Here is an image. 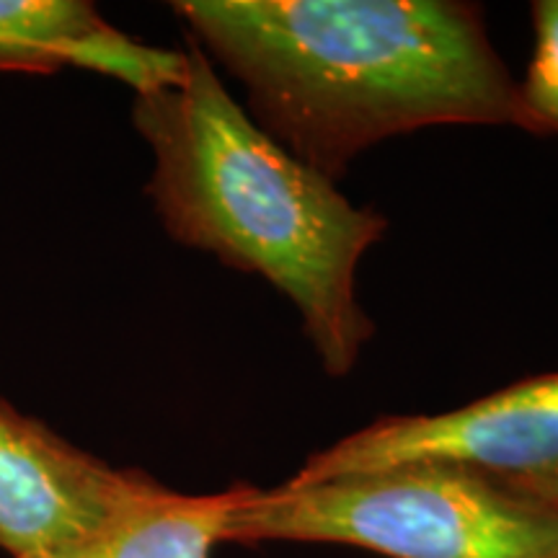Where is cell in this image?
Listing matches in <instances>:
<instances>
[{
  "label": "cell",
  "mask_w": 558,
  "mask_h": 558,
  "mask_svg": "<svg viewBox=\"0 0 558 558\" xmlns=\"http://www.w3.org/2000/svg\"><path fill=\"white\" fill-rule=\"evenodd\" d=\"M497 481L499 484H505L507 488H512V492L522 494V497L541 501V505H546L558 512V469L548 473H538V476H527V478H497Z\"/></svg>",
  "instance_id": "obj_9"
},
{
  "label": "cell",
  "mask_w": 558,
  "mask_h": 558,
  "mask_svg": "<svg viewBox=\"0 0 558 558\" xmlns=\"http://www.w3.org/2000/svg\"><path fill=\"white\" fill-rule=\"evenodd\" d=\"M173 11L243 83L251 120L329 181L380 140L437 124L533 135L476 3L181 0Z\"/></svg>",
  "instance_id": "obj_1"
},
{
  "label": "cell",
  "mask_w": 558,
  "mask_h": 558,
  "mask_svg": "<svg viewBox=\"0 0 558 558\" xmlns=\"http://www.w3.org/2000/svg\"><path fill=\"white\" fill-rule=\"evenodd\" d=\"M409 463H445L494 478L558 469V373L501 388L445 414L383 416L316 452L290 484L360 476Z\"/></svg>",
  "instance_id": "obj_4"
},
{
  "label": "cell",
  "mask_w": 558,
  "mask_h": 558,
  "mask_svg": "<svg viewBox=\"0 0 558 558\" xmlns=\"http://www.w3.org/2000/svg\"><path fill=\"white\" fill-rule=\"evenodd\" d=\"M533 26V60L518 86L533 135L548 137L558 135V0H535Z\"/></svg>",
  "instance_id": "obj_8"
},
{
  "label": "cell",
  "mask_w": 558,
  "mask_h": 558,
  "mask_svg": "<svg viewBox=\"0 0 558 558\" xmlns=\"http://www.w3.org/2000/svg\"><path fill=\"white\" fill-rule=\"evenodd\" d=\"M148 478L111 469L0 399V548L13 558L47 556L83 538Z\"/></svg>",
  "instance_id": "obj_5"
},
{
  "label": "cell",
  "mask_w": 558,
  "mask_h": 558,
  "mask_svg": "<svg viewBox=\"0 0 558 558\" xmlns=\"http://www.w3.org/2000/svg\"><path fill=\"white\" fill-rule=\"evenodd\" d=\"M339 543L390 558H558V512L445 463L251 486L226 543Z\"/></svg>",
  "instance_id": "obj_3"
},
{
  "label": "cell",
  "mask_w": 558,
  "mask_h": 558,
  "mask_svg": "<svg viewBox=\"0 0 558 558\" xmlns=\"http://www.w3.org/2000/svg\"><path fill=\"white\" fill-rule=\"evenodd\" d=\"M117 32L78 0H0V73L96 70Z\"/></svg>",
  "instance_id": "obj_7"
},
{
  "label": "cell",
  "mask_w": 558,
  "mask_h": 558,
  "mask_svg": "<svg viewBox=\"0 0 558 558\" xmlns=\"http://www.w3.org/2000/svg\"><path fill=\"white\" fill-rule=\"evenodd\" d=\"M184 58L179 83L135 96L132 107L156 158L153 207L173 241L284 292L320 365L341 378L375 337L357 267L388 222L354 207L251 120L190 34Z\"/></svg>",
  "instance_id": "obj_2"
},
{
  "label": "cell",
  "mask_w": 558,
  "mask_h": 558,
  "mask_svg": "<svg viewBox=\"0 0 558 558\" xmlns=\"http://www.w3.org/2000/svg\"><path fill=\"white\" fill-rule=\"evenodd\" d=\"M248 488L235 484L218 494H181L148 478L90 533L37 558H209L226 543L230 514Z\"/></svg>",
  "instance_id": "obj_6"
}]
</instances>
